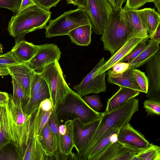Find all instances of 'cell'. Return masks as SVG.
Here are the masks:
<instances>
[{
  "label": "cell",
  "mask_w": 160,
  "mask_h": 160,
  "mask_svg": "<svg viewBox=\"0 0 160 160\" xmlns=\"http://www.w3.org/2000/svg\"><path fill=\"white\" fill-rule=\"evenodd\" d=\"M6 117L7 137L17 148L21 155L24 156L28 142L32 135L33 121L36 110L27 115L22 108L16 105L9 94L7 105L3 106Z\"/></svg>",
  "instance_id": "6da1fadb"
},
{
  "label": "cell",
  "mask_w": 160,
  "mask_h": 160,
  "mask_svg": "<svg viewBox=\"0 0 160 160\" xmlns=\"http://www.w3.org/2000/svg\"><path fill=\"white\" fill-rule=\"evenodd\" d=\"M138 100L134 98L117 108L103 114L89 141L79 154H75L76 159L87 160L91 148L99 137L110 128L116 126L121 128L129 122L133 115L138 110Z\"/></svg>",
  "instance_id": "7a4b0ae2"
},
{
  "label": "cell",
  "mask_w": 160,
  "mask_h": 160,
  "mask_svg": "<svg viewBox=\"0 0 160 160\" xmlns=\"http://www.w3.org/2000/svg\"><path fill=\"white\" fill-rule=\"evenodd\" d=\"M52 12L37 4L31 6L12 16L8 24L10 35L16 38L38 29L45 28Z\"/></svg>",
  "instance_id": "3957f363"
},
{
  "label": "cell",
  "mask_w": 160,
  "mask_h": 160,
  "mask_svg": "<svg viewBox=\"0 0 160 160\" xmlns=\"http://www.w3.org/2000/svg\"><path fill=\"white\" fill-rule=\"evenodd\" d=\"M53 109L60 124L76 118L87 123L100 118L103 114L91 108L82 97L71 89L63 102Z\"/></svg>",
  "instance_id": "277c9868"
},
{
  "label": "cell",
  "mask_w": 160,
  "mask_h": 160,
  "mask_svg": "<svg viewBox=\"0 0 160 160\" xmlns=\"http://www.w3.org/2000/svg\"><path fill=\"white\" fill-rule=\"evenodd\" d=\"M121 9L112 11L101 38L104 49L109 51L111 56L131 39L121 15Z\"/></svg>",
  "instance_id": "5b68a950"
},
{
  "label": "cell",
  "mask_w": 160,
  "mask_h": 160,
  "mask_svg": "<svg viewBox=\"0 0 160 160\" xmlns=\"http://www.w3.org/2000/svg\"><path fill=\"white\" fill-rule=\"evenodd\" d=\"M49 22L45 28L46 37L49 38L67 35L77 27L91 25L89 17L84 9L79 8L65 12L55 19L50 20Z\"/></svg>",
  "instance_id": "8992f818"
},
{
  "label": "cell",
  "mask_w": 160,
  "mask_h": 160,
  "mask_svg": "<svg viewBox=\"0 0 160 160\" xmlns=\"http://www.w3.org/2000/svg\"><path fill=\"white\" fill-rule=\"evenodd\" d=\"M40 74L47 83L54 109L63 102L71 89L64 79L57 60L46 67Z\"/></svg>",
  "instance_id": "52a82bcc"
},
{
  "label": "cell",
  "mask_w": 160,
  "mask_h": 160,
  "mask_svg": "<svg viewBox=\"0 0 160 160\" xmlns=\"http://www.w3.org/2000/svg\"><path fill=\"white\" fill-rule=\"evenodd\" d=\"M84 10L89 17L93 31L102 35L113 11L107 0H86Z\"/></svg>",
  "instance_id": "ba28073f"
},
{
  "label": "cell",
  "mask_w": 160,
  "mask_h": 160,
  "mask_svg": "<svg viewBox=\"0 0 160 160\" xmlns=\"http://www.w3.org/2000/svg\"><path fill=\"white\" fill-rule=\"evenodd\" d=\"M102 58L93 69L85 77L79 84L73 87V89L82 97L91 93H98L106 92L107 86L105 82L106 72L97 74L96 72L105 62Z\"/></svg>",
  "instance_id": "9c48e42d"
},
{
  "label": "cell",
  "mask_w": 160,
  "mask_h": 160,
  "mask_svg": "<svg viewBox=\"0 0 160 160\" xmlns=\"http://www.w3.org/2000/svg\"><path fill=\"white\" fill-rule=\"evenodd\" d=\"M61 53L59 48L54 44L40 45L34 56L25 63L35 72L40 73L48 65L56 60L59 61Z\"/></svg>",
  "instance_id": "30bf717a"
},
{
  "label": "cell",
  "mask_w": 160,
  "mask_h": 160,
  "mask_svg": "<svg viewBox=\"0 0 160 160\" xmlns=\"http://www.w3.org/2000/svg\"><path fill=\"white\" fill-rule=\"evenodd\" d=\"M144 65L148 81L146 97L160 101V50Z\"/></svg>",
  "instance_id": "8fae6325"
},
{
  "label": "cell",
  "mask_w": 160,
  "mask_h": 160,
  "mask_svg": "<svg viewBox=\"0 0 160 160\" xmlns=\"http://www.w3.org/2000/svg\"><path fill=\"white\" fill-rule=\"evenodd\" d=\"M101 118L87 123H83L78 118L73 120V141L76 154H79L89 141Z\"/></svg>",
  "instance_id": "7c38bea8"
},
{
  "label": "cell",
  "mask_w": 160,
  "mask_h": 160,
  "mask_svg": "<svg viewBox=\"0 0 160 160\" xmlns=\"http://www.w3.org/2000/svg\"><path fill=\"white\" fill-rule=\"evenodd\" d=\"M141 150L118 140L92 160H132Z\"/></svg>",
  "instance_id": "4fadbf2b"
},
{
  "label": "cell",
  "mask_w": 160,
  "mask_h": 160,
  "mask_svg": "<svg viewBox=\"0 0 160 160\" xmlns=\"http://www.w3.org/2000/svg\"><path fill=\"white\" fill-rule=\"evenodd\" d=\"M121 13L129 32L130 38H138L147 41L149 38L147 30L137 10L123 8L121 10Z\"/></svg>",
  "instance_id": "5bb4252c"
},
{
  "label": "cell",
  "mask_w": 160,
  "mask_h": 160,
  "mask_svg": "<svg viewBox=\"0 0 160 160\" xmlns=\"http://www.w3.org/2000/svg\"><path fill=\"white\" fill-rule=\"evenodd\" d=\"M118 139L122 143L139 149L145 148L150 143L143 134L135 129L129 122L121 128Z\"/></svg>",
  "instance_id": "9a60e30c"
},
{
  "label": "cell",
  "mask_w": 160,
  "mask_h": 160,
  "mask_svg": "<svg viewBox=\"0 0 160 160\" xmlns=\"http://www.w3.org/2000/svg\"><path fill=\"white\" fill-rule=\"evenodd\" d=\"M7 68L9 74L15 79L30 98L31 82L34 72L25 63L10 65Z\"/></svg>",
  "instance_id": "2e32d148"
},
{
  "label": "cell",
  "mask_w": 160,
  "mask_h": 160,
  "mask_svg": "<svg viewBox=\"0 0 160 160\" xmlns=\"http://www.w3.org/2000/svg\"><path fill=\"white\" fill-rule=\"evenodd\" d=\"M142 41H145L143 39L138 38H132L128 40L97 70L96 74L102 73L110 69L114 65L120 62L129 54Z\"/></svg>",
  "instance_id": "e0dca14e"
},
{
  "label": "cell",
  "mask_w": 160,
  "mask_h": 160,
  "mask_svg": "<svg viewBox=\"0 0 160 160\" xmlns=\"http://www.w3.org/2000/svg\"><path fill=\"white\" fill-rule=\"evenodd\" d=\"M120 128H121L116 126L106 131L92 146L87 160H92L110 145L117 141L118 134Z\"/></svg>",
  "instance_id": "ac0fdd59"
},
{
  "label": "cell",
  "mask_w": 160,
  "mask_h": 160,
  "mask_svg": "<svg viewBox=\"0 0 160 160\" xmlns=\"http://www.w3.org/2000/svg\"><path fill=\"white\" fill-rule=\"evenodd\" d=\"M140 92L129 88L120 87L118 90L108 100L104 114L123 105L129 100L135 98Z\"/></svg>",
  "instance_id": "d6986e66"
},
{
  "label": "cell",
  "mask_w": 160,
  "mask_h": 160,
  "mask_svg": "<svg viewBox=\"0 0 160 160\" xmlns=\"http://www.w3.org/2000/svg\"><path fill=\"white\" fill-rule=\"evenodd\" d=\"M160 39L150 38L148 44L139 55L128 62L129 68L134 69L144 65L160 50Z\"/></svg>",
  "instance_id": "ffe728a7"
},
{
  "label": "cell",
  "mask_w": 160,
  "mask_h": 160,
  "mask_svg": "<svg viewBox=\"0 0 160 160\" xmlns=\"http://www.w3.org/2000/svg\"><path fill=\"white\" fill-rule=\"evenodd\" d=\"M38 46L24 40L15 43L11 51L18 62L24 63L32 58L37 51Z\"/></svg>",
  "instance_id": "44dd1931"
},
{
  "label": "cell",
  "mask_w": 160,
  "mask_h": 160,
  "mask_svg": "<svg viewBox=\"0 0 160 160\" xmlns=\"http://www.w3.org/2000/svg\"><path fill=\"white\" fill-rule=\"evenodd\" d=\"M137 11L142 23L147 29L149 38H152L160 24V13L154 8H145L137 10Z\"/></svg>",
  "instance_id": "7402d4cb"
},
{
  "label": "cell",
  "mask_w": 160,
  "mask_h": 160,
  "mask_svg": "<svg viewBox=\"0 0 160 160\" xmlns=\"http://www.w3.org/2000/svg\"><path fill=\"white\" fill-rule=\"evenodd\" d=\"M47 160L48 157L45 153L39 136L32 135L28 142L22 160Z\"/></svg>",
  "instance_id": "603a6c76"
},
{
  "label": "cell",
  "mask_w": 160,
  "mask_h": 160,
  "mask_svg": "<svg viewBox=\"0 0 160 160\" xmlns=\"http://www.w3.org/2000/svg\"><path fill=\"white\" fill-rule=\"evenodd\" d=\"M134 69L128 68L123 72L117 74L108 73L107 81L111 84H115L119 87H125L140 92L133 75Z\"/></svg>",
  "instance_id": "cb8c5ba5"
},
{
  "label": "cell",
  "mask_w": 160,
  "mask_h": 160,
  "mask_svg": "<svg viewBox=\"0 0 160 160\" xmlns=\"http://www.w3.org/2000/svg\"><path fill=\"white\" fill-rule=\"evenodd\" d=\"M92 29L90 24L81 26L70 31L67 35L72 42L77 45L88 46L91 41Z\"/></svg>",
  "instance_id": "d4e9b609"
},
{
  "label": "cell",
  "mask_w": 160,
  "mask_h": 160,
  "mask_svg": "<svg viewBox=\"0 0 160 160\" xmlns=\"http://www.w3.org/2000/svg\"><path fill=\"white\" fill-rule=\"evenodd\" d=\"M39 137L48 160V158L51 156L57 150L58 142L50 128L48 122L44 127Z\"/></svg>",
  "instance_id": "484cf974"
},
{
  "label": "cell",
  "mask_w": 160,
  "mask_h": 160,
  "mask_svg": "<svg viewBox=\"0 0 160 160\" xmlns=\"http://www.w3.org/2000/svg\"><path fill=\"white\" fill-rule=\"evenodd\" d=\"M48 98H50V93L46 83L30 97L28 103L23 109L24 112L28 115L31 114L38 108L41 101Z\"/></svg>",
  "instance_id": "4316f807"
},
{
  "label": "cell",
  "mask_w": 160,
  "mask_h": 160,
  "mask_svg": "<svg viewBox=\"0 0 160 160\" xmlns=\"http://www.w3.org/2000/svg\"><path fill=\"white\" fill-rule=\"evenodd\" d=\"M53 110V108L48 111L45 112L38 107L35 111L32 127V135H39L48 122Z\"/></svg>",
  "instance_id": "83f0119b"
},
{
  "label": "cell",
  "mask_w": 160,
  "mask_h": 160,
  "mask_svg": "<svg viewBox=\"0 0 160 160\" xmlns=\"http://www.w3.org/2000/svg\"><path fill=\"white\" fill-rule=\"evenodd\" d=\"M160 147L150 143L144 148L141 149L132 160H160Z\"/></svg>",
  "instance_id": "f1b7e54d"
},
{
  "label": "cell",
  "mask_w": 160,
  "mask_h": 160,
  "mask_svg": "<svg viewBox=\"0 0 160 160\" xmlns=\"http://www.w3.org/2000/svg\"><path fill=\"white\" fill-rule=\"evenodd\" d=\"M12 77L13 94L12 98L14 103L23 109L28 103L29 98L26 94L22 88L15 79Z\"/></svg>",
  "instance_id": "f546056e"
},
{
  "label": "cell",
  "mask_w": 160,
  "mask_h": 160,
  "mask_svg": "<svg viewBox=\"0 0 160 160\" xmlns=\"http://www.w3.org/2000/svg\"><path fill=\"white\" fill-rule=\"evenodd\" d=\"M0 160H22L16 146L9 142L0 148Z\"/></svg>",
  "instance_id": "4dcf8cb0"
},
{
  "label": "cell",
  "mask_w": 160,
  "mask_h": 160,
  "mask_svg": "<svg viewBox=\"0 0 160 160\" xmlns=\"http://www.w3.org/2000/svg\"><path fill=\"white\" fill-rule=\"evenodd\" d=\"M132 74L140 92L146 94L148 90V81L145 72L135 68L133 70Z\"/></svg>",
  "instance_id": "1f68e13d"
},
{
  "label": "cell",
  "mask_w": 160,
  "mask_h": 160,
  "mask_svg": "<svg viewBox=\"0 0 160 160\" xmlns=\"http://www.w3.org/2000/svg\"><path fill=\"white\" fill-rule=\"evenodd\" d=\"M143 105L147 116L152 115L160 116V101L148 99L144 101Z\"/></svg>",
  "instance_id": "d6a6232c"
},
{
  "label": "cell",
  "mask_w": 160,
  "mask_h": 160,
  "mask_svg": "<svg viewBox=\"0 0 160 160\" xmlns=\"http://www.w3.org/2000/svg\"><path fill=\"white\" fill-rule=\"evenodd\" d=\"M46 83L40 73L34 72L31 82L30 97Z\"/></svg>",
  "instance_id": "836d02e7"
},
{
  "label": "cell",
  "mask_w": 160,
  "mask_h": 160,
  "mask_svg": "<svg viewBox=\"0 0 160 160\" xmlns=\"http://www.w3.org/2000/svg\"><path fill=\"white\" fill-rule=\"evenodd\" d=\"M83 99L89 106L96 111L99 112L103 108L100 98L97 95L85 96Z\"/></svg>",
  "instance_id": "e575fe53"
},
{
  "label": "cell",
  "mask_w": 160,
  "mask_h": 160,
  "mask_svg": "<svg viewBox=\"0 0 160 160\" xmlns=\"http://www.w3.org/2000/svg\"><path fill=\"white\" fill-rule=\"evenodd\" d=\"M50 128L55 137L58 143L59 136V127L60 124L55 114L53 108L48 121Z\"/></svg>",
  "instance_id": "d590c367"
},
{
  "label": "cell",
  "mask_w": 160,
  "mask_h": 160,
  "mask_svg": "<svg viewBox=\"0 0 160 160\" xmlns=\"http://www.w3.org/2000/svg\"><path fill=\"white\" fill-rule=\"evenodd\" d=\"M145 42L142 41L139 42L134 49L120 62L127 61L129 62L137 57L146 47L147 45Z\"/></svg>",
  "instance_id": "8d00e7d4"
},
{
  "label": "cell",
  "mask_w": 160,
  "mask_h": 160,
  "mask_svg": "<svg viewBox=\"0 0 160 160\" xmlns=\"http://www.w3.org/2000/svg\"><path fill=\"white\" fill-rule=\"evenodd\" d=\"M21 0H0V8L11 10L14 15L17 14Z\"/></svg>",
  "instance_id": "74e56055"
},
{
  "label": "cell",
  "mask_w": 160,
  "mask_h": 160,
  "mask_svg": "<svg viewBox=\"0 0 160 160\" xmlns=\"http://www.w3.org/2000/svg\"><path fill=\"white\" fill-rule=\"evenodd\" d=\"M19 63L15 59L10 51L0 55V65L7 67Z\"/></svg>",
  "instance_id": "f35d334b"
},
{
  "label": "cell",
  "mask_w": 160,
  "mask_h": 160,
  "mask_svg": "<svg viewBox=\"0 0 160 160\" xmlns=\"http://www.w3.org/2000/svg\"><path fill=\"white\" fill-rule=\"evenodd\" d=\"M129 66V63L128 62H119L114 65L108 73L112 74L122 73L128 68Z\"/></svg>",
  "instance_id": "ab89813d"
},
{
  "label": "cell",
  "mask_w": 160,
  "mask_h": 160,
  "mask_svg": "<svg viewBox=\"0 0 160 160\" xmlns=\"http://www.w3.org/2000/svg\"><path fill=\"white\" fill-rule=\"evenodd\" d=\"M36 4L48 11L51 8L55 7L60 0H34Z\"/></svg>",
  "instance_id": "60d3db41"
},
{
  "label": "cell",
  "mask_w": 160,
  "mask_h": 160,
  "mask_svg": "<svg viewBox=\"0 0 160 160\" xmlns=\"http://www.w3.org/2000/svg\"><path fill=\"white\" fill-rule=\"evenodd\" d=\"M146 3L145 0H126V4L123 8L138 10Z\"/></svg>",
  "instance_id": "b9f144b4"
},
{
  "label": "cell",
  "mask_w": 160,
  "mask_h": 160,
  "mask_svg": "<svg viewBox=\"0 0 160 160\" xmlns=\"http://www.w3.org/2000/svg\"><path fill=\"white\" fill-rule=\"evenodd\" d=\"M9 142H10L7 138L4 131V124L1 119L0 123V148Z\"/></svg>",
  "instance_id": "7bdbcfd3"
},
{
  "label": "cell",
  "mask_w": 160,
  "mask_h": 160,
  "mask_svg": "<svg viewBox=\"0 0 160 160\" xmlns=\"http://www.w3.org/2000/svg\"><path fill=\"white\" fill-rule=\"evenodd\" d=\"M39 107L44 111L48 112L53 108L52 103L50 98L43 100L40 102Z\"/></svg>",
  "instance_id": "ee69618b"
},
{
  "label": "cell",
  "mask_w": 160,
  "mask_h": 160,
  "mask_svg": "<svg viewBox=\"0 0 160 160\" xmlns=\"http://www.w3.org/2000/svg\"><path fill=\"white\" fill-rule=\"evenodd\" d=\"M113 11L121 10L122 8V5L126 1V0H107Z\"/></svg>",
  "instance_id": "f6af8a7d"
},
{
  "label": "cell",
  "mask_w": 160,
  "mask_h": 160,
  "mask_svg": "<svg viewBox=\"0 0 160 160\" xmlns=\"http://www.w3.org/2000/svg\"><path fill=\"white\" fill-rule=\"evenodd\" d=\"M36 4L34 0H21L20 6L17 13H18L28 7Z\"/></svg>",
  "instance_id": "bcb514c9"
},
{
  "label": "cell",
  "mask_w": 160,
  "mask_h": 160,
  "mask_svg": "<svg viewBox=\"0 0 160 160\" xmlns=\"http://www.w3.org/2000/svg\"><path fill=\"white\" fill-rule=\"evenodd\" d=\"M9 99V94L5 92L0 91V106H5Z\"/></svg>",
  "instance_id": "7dc6e473"
},
{
  "label": "cell",
  "mask_w": 160,
  "mask_h": 160,
  "mask_svg": "<svg viewBox=\"0 0 160 160\" xmlns=\"http://www.w3.org/2000/svg\"><path fill=\"white\" fill-rule=\"evenodd\" d=\"M9 74L7 67L0 65V76H5Z\"/></svg>",
  "instance_id": "c3c4849f"
},
{
  "label": "cell",
  "mask_w": 160,
  "mask_h": 160,
  "mask_svg": "<svg viewBox=\"0 0 160 160\" xmlns=\"http://www.w3.org/2000/svg\"><path fill=\"white\" fill-rule=\"evenodd\" d=\"M59 135H64L66 131V127L64 124H60L59 127Z\"/></svg>",
  "instance_id": "681fc988"
},
{
  "label": "cell",
  "mask_w": 160,
  "mask_h": 160,
  "mask_svg": "<svg viewBox=\"0 0 160 160\" xmlns=\"http://www.w3.org/2000/svg\"><path fill=\"white\" fill-rule=\"evenodd\" d=\"M153 38L155 39H160V25L158 26L157 28L156 31L154 33L153 37Z\"/></svg>",
  "instance_id": "f907efd6"
},
{
  "label": "cell",
  "mask_w": 160,
  "mask_h": 160,
  "mask_svg": "<svg viewBox=\"0 0 160 160\" xmlns=\"http://www.w3.org/2000/svg\"><path fill=\"white\" fill-rule=\"evenodd\" d=\"M78 5V8L85 9L86 0H76Z\"/></svg>",
  "instance_id": "816d5d0a"
},
{
  "label": "cell",
  "mask_w": 160,
  "mask_h": 160,
  "mask_svg": "<svg viewBox=\"0 0 160 160\" xmlns=\"http://www.w3.org/2000/svg\"><path fill=\"white\" fill-rule=\"evenodd\" d=\"M153 2L155 4V8L157 9L158 12H160V0H154Z\"/></svg>",
  "instance_id": "f5cc1de1"
},
{
  "label": "cell",
  "mask_w": 160,
  "mask_h": 160,
  "mask_svg": "<svg viewBox=\"0 0 160 160\" xmlns=\"http://www.w3.org/2000/svg\"><path fill=\"white\" fill-rule=\"evenodd\" d=\"M67 4H72L74 5L75 6H77L78 7V5L76 0H66Z\"/></svg>",
  "instance_id": "db71d44e"
},
{
  "label": "cell",
  "mask_w": 160,
  "mask_h": 160,
  "mask_svg": "<svg viewBox=\"0 0 160 160\" xmlns=\"http://www.w3.org/2000/svg\"><path fill=\"white\" fill-rule=\"evenodd\" d=\"M3 107L0 106V123L2 119Z\"/></svg>",
  "instance_id": "11a10c76"
},
{
  "label": "cell",
  "mask_w": 160,
  "mask_h": 160,
  "mask_svg": "<svg viewBox=\"0 0 160 160\" xmlns=\"http://www.w3.org/2000/svg\"><path fill=\"white\" fill-rule=\"evenodd\" d=\"M3 47L2 45L0 43V55L2 54Z\"/></svg>",
  "instance_id": "9f6ffc18"
},
{
  "label": "cell",
  "mask_w": 160,
  "mask_h": 160,
  "mask_svg": "<svg viewBox=\"0 0 160 160\" xmlns=\"http://www.w3.org/2000/svg\"><path fill=\"white\" fill-rule=\"evenodd\" d=\"M154 0H145V2L146 3L148 2H152Z\"/></svg>",
  "instance_id": "6f0895ef"
}]
</instances>
